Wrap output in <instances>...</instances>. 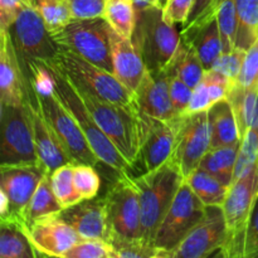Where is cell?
<instances>
[{
    "mask_svg": "<svg viewBox=\"0 0 258 258\" xmlns=\"http://www.w3.org/2000/svg\"><path fill=\"white\" fill-rule=\"evenodd\" d=\"M32 80L43 117L71 159L75 163L90 164L93 166L101 163L100 159L91 149L76 118L58 98L52 86L50 88H44L42 83L35 81L33 77Z\"/></svg>",
    "mask_w": 258,
    "mask_h": 258,
    "instance_id": "52a82bcc",
    "label": "cell"
},
{
    "mask_svg": "<svg viewBox=\"0 0 258 258\" xmlns=\"http://www.w3.org/2000/svg\"><path fill=\"white\" fill-rule=\"evenodd\" d=\"M33 2H34L35 4H38V0H33Z\"/></svg>",
    "mask_w": 258,
    "mask_h": 258,
    "instance_id": "681fc988",
    "label": "cell"
},
{
    "mask_svg": "<svg viewBox=\"0 0 258 258\" xmlns=\"http://www.w3.org/2000/svg\"><path fill=\"white\" fill-rule=\"evenodd\" d=\"M45 173L40 163L0 165V221L23 228L33 194Z\"/></svg>",
    "mask_w": 258,
    "mask_h": 258,
    "instance_id": "5b68a950",
    "label": "cell"
},
{
    "mask_svg": "<svg viewBox=\"0 0 258 258\" xmlns=\"http://www.w3.org/2000/svg\"><path fill=\"white\" fill-rule=\"evenodd\" d=\"M27 101V76L9 30L0 29V103L22 106Z\"/></svg>",
    "mask_w": 258,
    "mask_h": 258,
    "instance_id": "d6986e66",
    "label": "cell"
},
{
    "mask_svg": "<svg viewBox=\"0 0 258 258\" xmlns=\"http://www.w3.org/2000/svg\"><path fill=\"white\" fill-rule=\"evenodd\" d=\"M33 63H37L47 71L53 91L76 118L78 126L85 134L91 149L97 155L101 163L106 164L117 173L127 171L128 169L133 168L131 164L123 158L122 154L116 149L112 141L101 130L93 116L88 111L87 106L78 95L72 81L55 66V63L53 60H39V62Z\"/></svg>",
    "mask_w": 258,
    "mask_h": 258,
    "instance_id": "7a4b0ae2",
    "label": "cell"
},
{
    "mask_svg": "<svg viewBox=\"0 0 258 258\" xmlns=\"http://www.w3.org/2000/svg\"><path fill=\"white\" fill-rule=\"evenodd\" d=\"M185 180L206 207H222L224 204L229 186L211 173L198 168Z\"/></svg>",
    "mask_w": 258,
    "mask_h": 258,
    "instance_id": "4316f807",
    "label": "cell"
},
{
    "mask_svg": "<svg viewBox=\"0 0 258 258\" xmlns=\"http://www.w3.org/2000/svg\"><path fill=\"white\" fill-rule=\"evenodd\" d=\"M37 5L50 35L59 32L73 20L67 0H38Z\"/></svg>",
    "mask_w": 258,
    "mask_h": 258,
    "instance_id": "836d02e7",
    "label": "cell"
},
{
    "mask_svg": "<svg viewBox=\"0 0 258 258\" xmlns=\"http://www.w3.org/2000/svg\"><path fill=\"white\" fill-rule=\"evenodd\" d=\"M73 166H75V163L66 164L50 173L53 191L63 211L82 202V198L75 186Z\"/></svg>",
    "mask_w": 258,
    "mask_h": 258,
    "instance_id": "1f68e13d",
    "label": "cell"
},
{
    "mask_svg": "<svg viewBox=\"0 0 258 258\" xmlns=\"http://www.w3.org/2000/svg\"><path fill=\"white\" fill-rule=\"evenodd\" d=\"M115 258H160V251L155 246L144 243L143 241L120 242L112 244Z\"/></svg>",
    "mask_w": 258,
    "mask_h": 258,
    "instance_id": "f35d334b",
    "label": "cell"
},
{
    "mask_svg": "<svg viewBox=\"0 0 258 258\" xmlns=\"http://www.w3.org/2000/svg\"><path fill=\"white\" fill-rule=\"evenodd\" d=\"M238 33L236 47L248 50L258 39V0H236Z\"/></svg>",
    "mask_w": 258,
    "mask_h": 258,
    "instance_id": "f1b7e54d",
    "label": "cell"
},
{
    "mask_svg": "<svg viewBox=\"0 0 258 258\" xmlns=\"http://www.w3.org/2000/svg\"><path fill=\"white\" fill-rule=\"evenodd\" d=\"M9 32L18 53L25 62L53 59L59 50L33 0L23 3Z\"/></svg>",
    "mask_w": 258,
    "mask_h": 258,
    "instance_id": "7c38bea8",
    "label": "cell"
},
{
    "mask_svg": "<svg viewBox=\"0 0 258 258\" xmlns=\"http://www.w3.org/2000/svg\"><path fill=\"white\" fill-rule=\"evenodd\" d=\"M206 209L186 180L184 181L156 232L154 246L160 251V258H168L170 252L185 239L202 221Z\"/></svg>",
    "mask_w": 258,
    "mask_h": 258,
    "instance_id": "8fae6325",
    "label": "cell"
},
{
    "mask_svg": "<svg viewBox=\"0 0 258 258\" xmlns=\"http://www.w3.org/2000/svg\"><path fill=\"white\" fill-rule=\"evenodd\" d=\"M159 3H160V7L163 8L164 5H165V3H166V0H159Z\"/></svg>",
    "mask_w": 258,
    "mask_h": 258,
    "instance_id": "c3c4849f",
    "label": "cell"
},
{
    "mask_svg": "<svg viewBox=\"0 0 258 258\" xmlns=\"http://www.w3.org/2000/svg\"><path fill=\"white\" fill-rule=\"evenodd\" d=\"M103 18L118 35L133 39L138 23V10L133 0H107Z\"/></svg>",
    "mask_w": 258,
    "mask_h": 258,
    "instance_id": "83f0119b",
    "label": "cell"
},
{
    "mask_svg": "<svg viewBox=\"0 0 258 258\" xmlns=\"http://www.w3.org/2000/svg\"><path fill=\"white\" fill-rule=\"evenodd\" d=\"M140 196L141 241L154 246L156 232L185 181L178 163L169 159L158 168L134 178Z\"/></svg>",
    "mask_w": 258,
    "mask_h": 258,
    "instance_id": "6da1fadb",
    "label": "cell"
},
{
    "mask_svg": "<svg viewBox=\"0 0 258 258\" xmlns=\"http://www.w3.org/2000/svg\"><path fill=\"white\" fill-rule=\"evenodd\" d=\"M111 244L141 241V206L138 186L127 171L118 173L105 196Z\"/></svg>",
    "mask_w": 258,
    "mask_h": 258,
    "instance_id": "30bf717a",
    "label": "cell"
},
{
    "mask_svg": "<svg viewBox=\"0 0 258 258\" xmlns=\"http://www.w3.org/2000/svg\"><path fill=\"white\" fill-rule=\"evenodd\" d=\"M111 57L113 75L122 85L135 93L148 71L138 45L133 39L121 37L112 30Z\"/></svg>",
    "mask_w": 258,
    "mask_h": 258,
    "instance_id": "7402d4cb",
    "label": "cell"
},
{
    "mask_svg": "<svg viewBox=\"0 0 258 258\" xmlns=\"http://www.w3.org/2000/svg\"><path fill=\"white\" fill-rule=\"evenodd\" d=\"M246 53L247 50L234 47L231 52L222 53L221 57L214 62L212 68L218 71L219 73L224 75L234 83L238 80V76L241 73L242 66H243L244 58H246Z\"/></svg>",
    "mask_w": 258,
    "mask_h": 258,
    "instance_id": "74e56055",
    "label": "cell"
},
{
    "mask_svg": "<svg viewBox=\"0 0 258 258\" xmlns=\"http://www.w3.org/2000/svg\"><path fill=\"white\" fill-rule=\"evenodd\" d=\"M112 30L105 18L73 19L70 24L50 37L62 49L75 53L88 62L112 72Z\"/></svg>",
    "mask_w": 258,
    "mask_h": 258,
    "instance_id": "ba28073f",
    "label": "cell"
},
{
    "mask_svg": "<svg viewBox=\"0 0 258 258\" xmlns=\"http://www.w3.org/2000/svg\"><path fill=\"white\" fill-rule=\"evenodd\" d=\"M76 90L101 130L131 166L135 165L141 143V112L138 106L127 107L102 100L78 87Z\"/></svg>",
    "mask_w": 258,
    "mask_h": 258,
    "instance_id": "3957f363",
    "label": "cell"
},
{
    "mask_svg": "<svg viewBox=\"0 0 258 258\" xmlns=\"http://www.w3.org/2000/svg\"><path fill=\"white\" fill-rule=\"evenodd\" d=\"M20 229L29 239L37 257L64 258L66 253L81 239L80 234L59 213L43 217Z\"/></svg>",
    "mask_w": 258,
    "mask_h": 258,
    "instance_id": "e0dca14e",
    "label": "cell"
},
{
    "mask_svg": "<svg viewBox=\"0 0 258 258\" xmlns=\"http://www.w3.org/2000/svg\"><path fill=\"white\" fill-rule=\"evenodd\" d=\"M239 146H241V141L233 145L211 148L204 155L199 168L211 173L226 185L231 186L233 181L237 158H238Z\"/></svg>",
    "mask_w": 258,
    "mask_h": 258,
    "instance_id": "484cf974",
    "label": "cell"
},
{
    "mask_svg": "<svg viewBox=\"0 0 258 258\" xmlns=\"http://www.w3.org/2000/svg\"><path fill=\"white\" fill-rule=\"evenodd\" d=\"M212 148L233 145L241 141L236 115L227 98L214 103L208 110Z\"/></svg>",
    "mask_w": 258,
    "mask_h": 258,
    "instance_id": "cb8c5ba5",
    "label": "cell"
},
{
    "mask_svg": "<svg viewBox=\"0 0 258 258\" xmlns=\"http://www.w3.org/2000/svg\"><path fill=\"white\" fill-rule=\"evenodd\" d=\"M0 257L33 258L37 257L29 239L19 227L9 223H0Z\"/></svg>",
    "mask_w": 258,
    "mask_h": 258,
    "instance_id": "f546056e",
    "label": "cell"
},
{
    "mask_svg": "<svg viewBox=\"0 0 258 258\" xmlns=\"http://www.w3.org/2000/svg\"><path fill=\"white\" fill-rule=\"evenodd\" d=\"M0 158L3 165L40 163L35 150L34 134L27 108V101L22 106L0 103Z\"/></svg>",
    "mask_w": 258,
    "mask_h": 258,
    "instance_id": "4fadbf2b",
    "label": "cell"
},
{
    "mask_svg": "<svg viewBox=\"0 0 258 258\" xmlns=\"http://www.w3.org/2000/svg\"><path fill=\"white\" fill-rule=\"evenodd\" d=\"M25 0H0V29L9 30Z\"/></svg>",
    "mask_w": 258,
    "mask_h": 258,
    "instance_id": "bcb514c9",
    "label": "cell"
},
{
    "mask_svg": "<svg viewBox=\"0 0 258 258\" xmlns=\"http://www.w3.org/2000/svg\"><path fill=\"white\" fill-rule=\"evenodd\" d=\"M258 202V163L234 180L222 206L227 224V241L218 257L243 258L244 238Z\"/></svg>",
    "mask_w": 258,
    "mask_h": 258,
    "instance_id": "277c9868",
    "label": "cell"
},
{
    "mask_svg": "<svg viewBox=\"0 0 258 258\" xmlns=\"http://www.w3.org/2000/svg\"><path fill=\"white\" fill-rule=\"evenodd\" d=\"M258 163V133L253 128H249L241 140L238 158L234 168L233 181L251 170ZM232 181V183H233Z\"/></svg>",
    "mask_w": 258,
    "mask_h": 258,
    "instance_id": "e575fe53",
    "label": "cell"
},
{
    "mask_svg": "<svg viewBox=\"0 0 258 258\" xmlns=\"http://www.w3.org/2000/svg\"><path fill=\"white\" fill-rule=\"evenodd\" d=\"M64 258H115V248L105 239L81 238Z\"/></svg>",
    "mask_w": 258,
    "mask_h": 258,
    "instance_id": "8d00e7d4",
    "label": "cell"
},
{
    "mask_svg": "<svg viewBox=\"0 0 258 258\" xmlns=\"http://www.w3.org/2000/svg\"><path fill=\"white\" fill-rule=\"evenodd\" d=\"M227 241V224L222 207H207L202 221L168 258L218 256Z\"/></svg>",
    "mask_w": 258,
    "mask_h": 258,
    "instance_id": "9a60e30c",
    "label": "cell"
},
{
    "mask_svg": "<svg viewBox=\"0 0 258 258\" xmlns=\"http://www.w3.org/2000/svg\"><path fill=\"white\" fill-rule=\"evenodd\" d=\"M25 76H27V108L30 121H32L35 150H37L38 159L42 165L49 173H52L59 166L75 163V161L71 159V156L68 155L67 151L64 150L59 140L55 138L54 133L43 117L34 87H33L32 77L28 75Z\"/></svg>",
    "mask_w": 258,
    "mask_h": 258,
    "instance_id": "ac0fdd59",
    "label": "cell"
},
{
    "mask_svg": "<svg viewBox=\"0 0 258 258\" xmlns=\"http://www.w3.org/2000/svg\"><path fill=\"white\" fill-rule=\"evenodd\" d=\"M62 211V207L53 191L50 173H45L39 185L37 186V190L33 194L32 201H30L29 209H28V224L43 218V217L58 214Z\"/></svg>",
    "mask_w": 258,
    "mask_h": 258,
    "instance_id": "4dcf8cb0",
    "label": "cell"
},
{
    "mask_svg": "<svg viewBox=\"0 0 258 258\" xmlns=\"http://www.w3.org/2000/svg\"><path fill=\"white\" fill-rule=\"evenodd\" d=\"M180 38L190 43L198 53L206 70H211L214 62L223 53L217 15L199 25H188L180 32Z\"/></svg>",
    "mask_w": 258,
    "mask_h": 258,
    "instance_id": "603a6c76",
    "label": "cell"
},
{
    "mask_svg": "<svg viewBox=\"0 0 258 258\" xmlns=\"http://www.w3.org/2000/svg\"><path fill=\"white\" fill-rule=\"evenodd\" d=\"M166 70L178 76L193 90L204 77L206 68L190 43L180 38V44Z\"/></svg>",
    "mask_w": 258,
    "mask_h": 258,
    "instance_id": "d4e9b609",
    "label": "cell"
},
{
    "mask_svg": "<svg viewBox=\"0 0 258 258\" xmlns=\"http://www.w3.org/2000/svg\"><path fill=\"white\" fill-rule=\"evenodd\" d=\"M243 258H258V202L244 238Z\"/></svg>",
    "mask_w": 258,
    "mask_h": 258,
    "instance_id": "f6af8a7d",
    "label": "cell"
},
{
    "mask_svg": "<svg viewBox=\"0 0 258 258\" xmlns=\"http://www.w3.org/2000/svg\"><path fill=\"white\" fill-rule=\"evenodd\" d=\"M212 106L213 103H212L211 96H209L208 86H207L206 81L202 80L193 88L190 101H189L184 115H193V113L202 112V111H208Z\"/></svg>",
    "mask_w": 258,
    "mask_h": 258,
    "instance_id": "ee69618b",
    "label": "cell"
},
{
    "mask_svg": "<svg viewBox=\"0 0 258 258\" xmlns=\"http://www.w3.org/2000/svg\"><path fill=\"white\" fill-rule=\"evenodd\" d=\"M168 71V70H166ZM169 77H170V83H169V91H170V98L171 102H173L174 110L178 115H184L186 107H188V103L190 101L191 97V90L183 80L178 77L174 73L169 72Z\"/></svg>",
    "mask_w": 258,
    "mask_h": 258,
    "instance_id": "60d3db41",
    "label": "cell"
},
{
    "mask_svg": "<svg viewBox=\"0 0 258 258\" xmlns=\"http://www.w3.org/2000/svg\"><path fill=\"white\" fill-rule=\"evenodd\" d=\"M234 83H238L242 87H251L258 83V39L247 50L241 73Z\"/></svg>",
    "mask_w": 258,
    "mask_h": 258,
    "instance_id": "b9f144b4",
    "label": "cell"
},
{
    "mask_svg": "<svg viewBox=\"0 0 258 258\" xmlns=\"http://www.w3.org/2000/svg\"><path fill=\"white\" fill-rule=\"evenodd\" d=\"M133 40L138 45L149 71H164L173 60L180 34L175 25L168 24L163 18V8L139 10L138 23Z\"/></svg>",
    "mask_w": 258,
    "mask_h": 258,
    "instance_id": "9c48e42d",
    "label": "cell"
},
{
    "mask_svg": "<svg viewBox=\"0 0 258 258\" xmlns=\"http://www.w3.org/2000/svg\"><path fill=\"white\" fill-rule=\"evenodd\" d=\"M211 148L212 135L208 111L183 115L171 158L178 163L185 178L201 166L204 155Z\"/></svg>",
    "mask_w": 258,
    "mask_h": 258,
    "instance_id": "2e32d148",
    "label": "cell"
},
{
    "mask_svg": "<svg viewBox=\"0 0 258 258\" xmlns=\"http://www.w3.org/2000/svg\"><path fill=\"white\" fill-rule=\"evenodd\" d=\"M73 19L103 18L107 0H67Z\"/></svg>",
    "mask_w": 258,
    "mask_h": 258,
    "instance_id": "ab89813d",
    "label": "cell"
},
{
    "mask_svg": "<svg viewBox=\"0 0 258 258\" xmlns=\"http://www.w3.org/2000/svg\"><path fill=\"white\" fill-rule=\"evenodd\" d=\"M134 4H135L136 10H145L150 9V8H161L159 0H133Z\"/></svg>",
    "mask_w": 258,
    "mask_h": 258,
    "instance_id": "7dc6e473",
    "label": "cell"
},
{
    "mask_svg": "<svg viewBox=\"0 0 258 258\" xmlns=\"http://www.w3.org/2000/svg\"><path fill=\"white\" fill-rule=\"evenodd\" d=\"M217 24L223 44V53L231 52L236 47L237 33H238L236 0H222L217 12Z\"/></svg>",
    "mask_w": 258,
    "mask_h": 258,
    "instance_id": "d6a6232c",
    "label": "cell"
},
{
    "mask_svg": "<svg viewBox=\"0 0 258 258\" xmlns=\"http://www.w3.org/2000/svg\"><path fill=\"white\" fill-rule=\"evenodd\" d=\"M194 0H166L163 7V18L168 24L181 23L185 25L190 15Z\"/></svg>",
    "mask_w": 258,
    "mask_h": 258,
    "instance_id": "7bdbcfd3",
    "label": "cell"
},
{
    "mask_svg": "<svg viewBox=\"0 0 258 258\" xmlns=\"http://www.w3.org/2000/svg\"><path fill=\"white\" fill-rule=\"evenodd\" d=\"M168 71H146L143 81L135 91L136 105L139 110L151 117L169 120L180 116L174 110L169 91Z\"/></svg>",
    "mask_w": 258,
    "mask_h": 258,
    "instance_id": "ffe728a7",
    "label": "cell"
},
{
    "mask_svg": "<svg viewBox=\"0 0 258 258\" xmlns=\"http://www.w3.org/2000/svg\"><path fill=\"white\" fill-rule=\"evenodd\" d=\"M49 60L55 63L76 87L110 102L127 107L138 106L135 93L122 85L110 71L103 70L62 48H59L57 55Z\"/></svg>",
    "mask_w": 258,
    "mask_h": 258,
    "instance_id": "8992f818",
    "label": "cell"
},
{
    "mask_svg": "<svg viewBox=\"0 0 258 258\" xmlns=\"http://www.w3.org/2000/svg\"><path fill=\"white\" fill-rule=\"evenodd\" d=\"M181 121L183 115L160 120L144 112L140 113L141 143L135 164H139L144 173L158 168L171 158Z\"/></svg>",
    "mask_w": 258,
    "mask_h": 258,
    "instance_id": "5bb4252c",
    "label": "cell"
},
{
    "mask_svg": "<svg viewBox=\"0 0 258 258\" xmlns=\"http://www.w3.org/2000/svg\"><path fill=\"white\" fill-rule=\"evenodd\" d=\"M73 180H75V186L82 201H88V199H93L97 197L101 181L93 165L75 163Z\"/></svg>",
    "mask_w": 258,
    "mask_h": 258,
    "instance_id": "d590c367",
    "label": "cell"
},
{
    "mask_svg": "<svg viewBox=\"0 0 258 258\" xmlns=\"http://www.w3.org/2000/svg\"><path fill=\"white\" fill-rule=\"evenodd\" d=\"M60 217L75 228L81 238H95L107 241L108 228L106 198L88 199L60 212ZM108 242V241H107Z\"/></svg>",
    "mask_w": 258,
    "mask_h": 258,
    "instance_id": "44dd1931",
    "label": "cell"
}]
</instances>
